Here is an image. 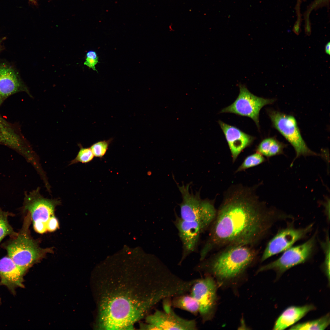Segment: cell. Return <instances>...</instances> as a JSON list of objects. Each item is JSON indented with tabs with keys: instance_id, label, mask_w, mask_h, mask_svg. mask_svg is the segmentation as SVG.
Listing matches in <instances>:
<instances>
[{
	"instance_id": "cell-1",
	"label": "cell",
	"mask_w": 330,
	"mask_h": 330,
	"mask_svg": "<svg viewBox=\"0 0 330 330\" xmlns=\"http://www.w3.org/2000/svg\"><path fill=\"white\" fill-rule=\"evenodd\" d=\"M99 329H132L161 301L180 294L178 276L161 260L152 256L136 271L94 274Z\"/></svg>"
},
{
	"instance_id": "cell-2",
	"label": "cell",
	"mask_w": 330,
	"mask_h": 330,
	"mask_svg": "<svg viewBox=\"0 0 330 330\" xmlns=\"http://www.w3.org/2000/svg\"><path fill=\"white\" fill-rule=\"evenodd\" d=\"M252 193L250 189L239 188L225 196L209 227L200 261L215 249L233 245L254 246L266 234L274 212Z\"/></svg>"
},
{
	"instance_id": "cell-3",
	"label": "cell",
	"mask_w": 330,
	"mask_h": 330,
	"mask_svg": "<svg viewBox=\"0 0 330 330\" xmlns=\"http://www.w3.org/2000/svg\"><path fill=\"white\" fill-rule=\"evenodd\" d=\"M195 267V270L212 273L221 280H228L242 273L256 258L258 251L254 246H226Z\"/></svg>"
},
{
	"instance_id": "cell-4",
	"label": "cell",
	"mask_w": 330,
	"mask_h": 330,
	"mask_svg": "<svg viewBox=\"0 0 330 330\" xmlns=\"http://www.w3.org/2000/svg\"><path fill=\"white\" fill-rule=\"evenodd\" d=\"M31 222L30 215L27 212L17 235L10 237L1 245L6 251L7 255L25 273L52 250L51 248H41L37 240L32 237L29 229Z\"/></svg>"
},
{
	"instance_id": "cell-5",
	"label": "cell",
	"mask_w": 330,
	"mask_h": 330,
	"mask_svg": "<svg viewBox=\"0 0 330 330\" xmlns=\"http://www.w3.org/2000/svg\"><path fill=\"white\" fill-rule=\"evenodd\" d=\"M176 183L182 198L179 204L180 218L187 221L199 222L209 227L217 212L213 201L202 199L200 190L195 193L190 190L191 183L182 185Z\"/></svg>"
},
{
	"instance_id": "cell-6",
	"label": "cell",
	"mask_w": 330,
	"mask_h": 330,
	"mask_svg": "<svg viewBox=\"0 0 330 330\" xmlns=\"http://www.w3.org/2000/svg\"><path fill=\"white\" fill-rule=\"evenodd\" d=\"M40 188L25 193L22 207L24 212L30 215L35 230L43 234L47 232L46 225L49 220L55 216L56 207L61 204L59 199L44 197L40 193Z\"/></svg>"
},
{
	"instance_id": "cell-7",
	"label": "cell",
	"mask_w": 330,
	"mask_h": 330,
	"mask_svg": "<svg viewBox=\"0 0 330 330\" xmlns=\"http://www.w3.org/2000/svg\"><path fill=\"white\" fill-rule=\"evenodd\" d=\"M269 115L273 127L293 147L296 156L294 161L301 156H318L307 146L301 134L297 121L292 116L271 110Z\"/></svg>"
},
{
	"instance_id": "cell-8",
	"label": "cell",
	"mask_w": 330,
	"mask_h": 330,
	"mask_svg": "<svg viewBox=\"0 0 330 330\" xmlns=\"http://www.w3.org/2000/svg\"><path fill=\"white\" fill-rule=\"evenodd\" d=\"M316 234L305 243L287 249L278 258L261 267L258 272L272 270L278 276L297 265L303 263L311 257L315 248Z\"/></svg>"
},
{
	"instance_id": "cell-9",
	"label": "cell",
	"mask_w": 330,
	"mask_h": 330,
	"mask_svg": "<svg viewBox=\"0 0 330 330\" xmlns=\"http://www.w3.org/2000/svg\"><path fill=\"white\" fill-rule=\"evenodd\" d=\"M240 92L234 102L223 108L221 113H231L251 118L257 127H259V116L261 109L266 105L272 104L274 99H266L257 96L250 92L243 85L239 86Z\"/></svg>"
},
{
	"instance_id": "cell-10",
	"label": "cell",
	"mask_w": 330,
	"mask_h": 330,
	"mask_svg": "<svg viewBox=\"0 0 330 330\" xmlns=\"http://www.w3.org/2000/svg\"><path fill=\"white\" fill-rule=\"evenodd\" d=\"M191 294L197 302L199 313L204 322L211 318L216 300V286L212 277L207 276L196 279L190 290Z\"/></svg>"
},
{
	"instance_id": "cell-11",
	"label": "cell",
	"mask_w": 330,
	"mask_h": 330,
	"mask_svg": "<svg viewBox=\"0 0 330 330\" xmlns=\"http://www.w3.org/2000/svg\"><path fill=\"white\" fill-rule=\"evenodd\" d=\"M313 226L312 224L306 227L298 229L290 226L279 231L267 243L261 262L285 251L295 242L305 237L311 231Z\"/></svg>"
},
{
	"instance_id": "cell-12",
	"label": "cell",
	"mask_w": 330,
	"mask_h": 330,
	"mask_svg": "<svg viewBox=\"0 0 330 330\" xmlns=\"http://www.w3.org/2000/svg\"><path fill=\"white\" fill-rule=\"evenodd\" d=\"M182 242V253L179 264L197 249L201 235L208 227L197 221H189L176 215L174 221Z\"/></svg>"
},
{
	"instance_id": "cell-13",
	"label": "cell",
	"mask_w": 330,
	"mask_h": 330,
	"mask_svg": "<svg viewBox=\"0 0 330 330\" xmlns=\"http://www.w3.org/2000/svg\"><path fill=\"white\" fill-rule=\"evenodd\" d=\"M146 323L157 330H195L196 323L194 320H188L177 315L171 307L163 311L156 310L145 317Z\"/></svg>"
},
{
	"instance_id": "cell-14",
	"label": "cell",
	"mask_w": 330,
	"mask_h": 330,
	"mask_svg": "<svg viewBox=\"0 0 330 330\" xmlns=\"http://www.w3.org/2000/svg\"><path fill=\"white\" fill-rule=\"evenodd\" d=\"M0 144L14 150L24 157L30 153L32 148L19 128L0 115Z\"/></svg>"
},
{
	"instance_id": "cell-15",
	"label": "cell",
	"mask_w": 330,
	"mask_h": 330,
	"mask_svg": "<svg viewBox=\"0 0 330 330\" xmlns=\"http://www.w3.org/2000/svg\"><path fill=\"white\" fill-rule=\"evenodd\" d=\"M25 273L8 255L0 259V284L13 295L16 288L24 287L23 277Z\"/></svg>"
},
{
	"instance_id": "cell-16",
	"label": "cell",
	"mask_w": 330,
	"mask_h": 330,
	"mask_svg": "<svg viewBox=\"0 0 330 330\" xmlns=\"http://www.w3.org/2000/svg\"><path fill=\"white\" fill-rule=\"evenodd\" d=\"M219 124L225 136L234 162L244 149L250 145L255 138L232 126L219 121Z\"/></svg>"
},
{
	"instance_id": "cell-17",
	"label": "cell",
	"mask_w": 330,
	"mask_h": 330,
	"mask_svg": "<svg viewBox=\"0 0 330 330\" xmlns=\"http://www.w3.org/2000/svg\"><path fill=\"white\" fill-rule=\"evenodd\" d=\"M31 95L28 88L18 78L11 67L5 64L0 65V107L9 96L19 92Z\"/></svg>"
},
{
	"instance_id": "cell-18",
	"label": "cell",
	"mask_w": 330,
	"mask_h": 330,
	"mask_svg": "<svg viewBox=\"0 0 330 330\" xmlns=\"http://www.w3.org/2000/svg\"><path fill=\"white\" fill-rule=\"evenodd\" d=\"M315 309V307L312 304L289 307L282 312L277 319L273 329H284L297 322L309 312Z\"/></svg>"
},
{
	"instance_id": "cell-19",
	"label": "cell",
	"mask_w": 330,
	"mask_h": 330,
	"mask_svg": "<svg viewBox=\"0 0 330 330\" xmlns=\"http://www.w3.org/2000/svg\"><path fill=\"white\" fill-rule=\"evenodd\" d=\"M286 145L274 137L262 140L257 148V152L268 158L284 154Z\"/></svg>"
},
{
	"instance_id": "cell-20",
	"label": "cell",
	"mask_w": 330,
	"mask_h": 330,
	"mask_svg": "<svg viewBox=\"0 0 330 330\" xmlns=\"http://www.w3.org/2000/svg\"><path fill=\"white\" fill-rule=\"evenodd\" d=\"M173 297L171 303L174 307L187 311L195 315L199 313L198 303L190 295L184 294Z\"/></svg>"
},
{
	"instance_id": "cell-21",
	"label": "cell",
	"mask_w": 330,
	"mask_h": 330,
	"mask_svg": "<svg viewBox=\"0 0 330 330\" xmlns=\"http://www.w3.org/2000/svg\"><path fill=\"white\" fill-rule=\"evenodd\" d=\"M330 324V315L328 313L317 319L298 323L292 326L290 330H324Z\"/></svg>"
},
{
	"instance_id": "cell-22",
	"label": "cell",
	"mask_w": 330,
	"mask_h": 330,
	"mask_svg": "<svg viewBox=\"0 0 330 330\" xmlns=\"http://www.w3.org/2000/svg\"><path fill=\"white\" fill-rule=\"evenodd\" d=\"M13 215L11 213L3 211L0 208V244L6 236L12 237L17 234V232L14 230L9 224L8 219L9 216Z\"/></svg>"
},
{
	"instance_id": "cell-23",
	"label": "cell",
	"mask_w": 330,
	"mask_h": 330,
	"mask_svg": "<svg viewBox=\"0 0 330 330\" xmlns=\"http://www.w3.org/2000/svg\"><path fill=\"white\" fill-rule=\"evenodd\" d=\"M265 160L263 156L257 152L247 157L238 168L236 172H240L246 169L259 165Z\"/></svg>"
},
{
	"instance_id": "cell-24",
	"label": "cell",
	"mask_w": 330,
	"mask_h": 330,
	"mask_svg": "<svg viewBox=\"0 0 330 330\" xmlns=\"http://www.w3.org/2000/svg\"><path fill=\"white\" fill-rule=\"evenodd\" d=\"M321 247L324 252V259L323 264L325 274L329 281L330 278V240L327 232L325 240L320 242Z\"/></svg>"
},
{
	"instance_id": "cell-25",
	"label": "cell",
	"mask_w": 330,
	"mask_h": 330,
	"mask_svg": "<svg viewBox=\"0 0 330 330\" xmlns=\"http://www.w3.org/2000/svg\"><path fill=\"white\" fill-rule=\"evenodd\" d=\"M80 149L76 157L70 162L69 165L78 163H83L92 161L94 157L90 148H84L80 145Z\"/></svg>"
},
{
	"instance_id": "cell-26",
	"label": "cell",
	"mask_w": 330,
	"mask_h": 330,
	"mask_svg": "<svg viewBox=\"0 0 330 330\" xmlns=\"http://www.w3.org/2000/svg\"><path fill=\"white\" fill-rule=\"evenodd\" d=\"M112 139L97 142L90 147L94 157L102 158L106 154Z\"/></svg>"
},
{
	"instance_id": "cell-27",
	"label": "cell",
	"mask_w": 330,
	"mask_h": 330,
	"mask_svg": "<svg viewBox=\"0 0 330 330\" xmlns=\"http://www.w3.org/2000/svg\"><path fill=\"white\" fill-rule=\"evenodd\" d=\"M59 228L58 221L55 216H54L50 218L47 224L46 229L47 232H53L57 230Z\"/></svg>"
},
{
	"instance_id": "cell-28",
	"label": "cell",
	"mask_w": 330,
	"mask_h": 330,
	"mask_svg": "<svg viewBox=\"0 0 330 330\" xmlns=\"http://www.w3.org/2000/svg\"><path fill=\"white\" fill-rule=\"evenodd\" d=\"M328 0H316L309 7L307 11L306 12V15L307 16H306V17L307 18L306 19V23L308 22L307 19H308V16L309 15L310 12H311L313 9L316 8L317 7L320 6L321 5L327 2Z\"/></svg>"
},
{
	"instance_id": "cell-29",
	"label": "cell",
	"mask_w": 330,
	"mask_h": 330,
	"mask_svg": "<svg viewBox=\"0 0 330 330\" xmlns=\"http://www.w3.org/2000/svg\"><path fill=\"white\" fill-rule=\"evenodd\" d=\"M98 62V58L92 59L86 57V60L84 63V64L89 68H91L95 71H97L96 69L95 66Z\"/></svg>"
},
{
	"instance_id": "cell-30",
	"label": "cell",
	"mask_w": 330,
	"mask_h": 330,
	"mask_svg": "<svg viewBox=\"0 0 330 330\" xmlns=\"http://www.w3.org/2000/svg\"><path fill=\"white\" fill-rule=\"evenodd\" d=\"M86 56L92 59H97L98 58L96 52L93 50H90L88 51L86 53Z\"/></svg>"
},
{
	"instance_id": "cell-31",
	"label": "cell",
	"mask_w": 330,
	"mask_h": 330,
	"mask_svg": "<svg viewBox=\"0 0 330 330\" xmlns=\"http://www.w3.org/2000/svg\"><path fill=\"white\" fill-rule=\"evenodd\" d=\"M325 53L328 54L330 55V43L329 42H328L326 45L325 47Z\"/></svg>"
},
{
	"instance_id": "cell-32",
	"label": "cell",
	"mask_w": 330,
	"mask_h": 330,
	"mask_svg": "<svg viewBox=\"0 0 330 330\" xmlns=\"http://www.w3.org/2000/svg\"><path fill=\"white\" fill-rule=\"evenodd\" d=\"M29 1L31 2L34 5H36L37 4V2L35 0H28Z\"/></svg>"
},
{
	"instance_id": "cell-33",
	"label": "cell",
	"mask_w": 330,
	"mask_h": 330,
	"mask_svg": "<svg viewBox=\"0 0 330 330\" xmlns=\"http://www.w3.org/2000/svg\"><path fill=\"white\" fill-rule=\"evenodd\" d=\"M1 303V298H0V303Z\"/></svg>"
}]
</instances>
